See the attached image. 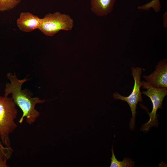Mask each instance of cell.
Returning <instances> with one entry per match:
<instances>
[{
  "mask_svg": "<svg viewBox=\"0 0 167 167\" xmlns=\"http://www.w3.org/2000/svg\"><path fill=\"white\" fill-rule=\"evenodd\" d=\"M161 7L160 0H152L143 5L138 6L137 9L139 10L148 11L152 8L155 12L157 13L160 11Z\"/></svg>",
  "mask_w": 167,
  "mask_h": 167,
  "instance_id": "8fae6325",
  "label": "cell"
},
{
  "mask_svg": "<svg viewBox=\"0 0 167 167\" xmlns=\"http://www.w3.org/2000/svg\"><path fill=\"white\" fill-rule=\"evenodd\" d=\"M13 152L11 146H4L2 141H0V157L7 161L11 157Z\"/></svg>",
  "mask_w": 167,
  "mask_h": 167,
  "instance_id": "7c38bea8",
  "label": "cell"
},
{
  "mask_svg": "<svg viewBox=\"0 0 167 167\" xmlns=\"http://www.w3.org/2000/svg\"><path fill=\"white\" fill-rule=\"evenodd\" d=\"M142 70V68L139 67H133L131 68V74L134 80V84L132 92L129 96H122L117 92L113 95L114 99L125 101L129 105L132 115V118L130 122V128L131 130H134L135 127L137 105L139 102H142L143 101L140 91V88L142 86L141 77Z\"/></svg>",
  "mask_w": 167,
  "mask_h": 167,
  "instance_id": "5b68a950",
  "label": "cell"
},
{
  "mask_svg": "<svg viewBox=\"0 0 167 167\" xmlns=\"http://www.w3.org/2000/svg\"><path fill=\"white\" fill-rule=\"evenodd\" d=\"M73 26L74 20L69 15L57 11L41 18L38 29L45 35L52 36L61 30H71Z\"/></svg>",
  "mask_w": 167,
  "mask_h": 167,
  "instance_id": "3957f363",
  "label": "cell"
},
{
  "mask_svg": "<svg viewBox=\"0 0 167 167\" xmlns=\"http://www.w3.org/2000/svg\"><path fill=\"white\" fill-rule=\"evenodd\" d=\"M22 0H0V11L11 10L18 5Z\"/></svg>",
  "mask_w": 167,
  "mask_h": 167,
  "instance_id": "30bf717a",
  "label": "cell"
},
{
  "mask_svg": "<svg viewBox=\"0 0 167 167\" xmlns=\"http://www.w3.org/2000/svg\"><path fill=\"white\" fill-rule=\"evenodd\" d=\"M41 21V18L29 12H21L16 21L19 29L25 32H30L38 29Z\"/></svg>",
  "mask_w": 167,
  "mask_h": 167,
  "instance_id": "52a82bcc",
  "label": "cell"
},
{
  "mask_svg": "<svg viewBox=\"0 0 167 167\" xmlns=\"http://www.w3.org/2000/svg\"><path fill=\"white\" fill-rule=\"evenodd\" d=\"M116 0H90L92 11L99 17L107 15L112 11Z\"/></svg>",
  "mask_w": 167,
  "mask_h": 167,
  "instance_id": "ba28073f",
  "label": "cell"
},
{
  "mask_svg": "<svg viewBox=\"0 0 167 167\" xmlns=\"http://www.w3.org/2000/svg\"><path fill=\"white\" fill-rule=\"evenodd\" d=\"M7 161L5 160L0 157V167H7L8 166L7 165Z\"/></svg>",
  "mask_w": 167,
  "mask_h": 167,
  "instance_id": "4fadbf2b",
  "label": "cell"
},
{
  "mask_svg": "<svg viewBox=\"0 0 167 167\" xmlns=\"http://www.w3.org/2000/svg\"><path fill=\"white\" fill-rule=\"evenodd\" d=\"M112 156L111 158L110 167H133L134 166V162L131 159L125 157L122 161H118L116 158L114 151L113 146L111 149Z\"/></svg>",
  "mask_w": 167,
  "mask_h": 167,
  "instance_id": "9c48e42d",
  "label": "cell"
},
{
  "mask_svg": "<svg viewBox=\"0 0 167 167\" xmlns=\"http://www.w3.org/2000/svg\"><path fill=\"white\" fill-rule=\"evenodd\" d=\"M141 82L143 88L147 90L146 91H143L141 93L149 97L152 105V112L151 113L148 112L149 120L142 126L140 129L141 131H147L153 126L157 127L158 126L156 112L158 109L162 108L163 101L167 95V89L166 88H155L143 80Z\"/></svg>",
  "mask_w": 167,
  "mask_h": 167,
  "instance_id": "277c9868",
  "label": "cell"
},
{
  "mask_svg": "<svg viewBox=\"0 0 167 167\" xmlns=\"http://www.w3.org/2000/svg\"><path fill=\"white\" fill-rule=\"evenodd\" d=\"M146 82L157 88H167V59L160 61L156 67L155 70L148 75H144Z\"/></svg>",
  "mask_w": 167,
  "mask_h": 167,
  "instance_id": "8992f818",
  "label": "cell"
},
{
  "mask_svg": "<svg viewBox=\"0 0 167 167\" xmlns=\"http://www.w3.org/2000/svg\"><path fill=\"white\" fill-rule=\"evenodd\" d=\"M17 115L13 99L0 96V137L4 145L11 146L10 135L17 127L15 122Z\"/></svg>",
  "mask_w": 167,
  "mask_h": 167,
  "instance_id": "7a4b0ae2",
  "label": "cell"
},
{
  "mask_svg": "<svg viewBox=\"0 0 167 167\" xmlns=\"http://www.w3.org/2000/svg\"><path fill=\"white\" fill-rule=\"evenodd\" d=\"M167 11H166L164 14L163 15V26L165 28H167Z\"/></svg>",
  "mask_w": 167,
  "mask_h": 167,
  "instance_id": "5bb4252c",
  "label": "cell"
},
{
  "mask_svg": "<svg viewBox=\"0 0 167 167\" xmlns=\"http://www.w3.org/2000/svg\"><path fill=\"white\" fill-rule=\"evenodd\" d=\"M7 77L10 83L6 84L4 96L7 97L12 94V97L15 104L18 106L23 112V114L19 123H22L25 118L27 123L31 125L35 122L40 115L38 111L35 109L36 105L44 102L45 101L40 100L38 97H32L26 91L22 90L23 83L28 80L25 78L22 80L17 79L15 73L14 75L9 73Z\"/></svg>",
  "mask_w": 167,
  "mask_h": 167,
  "instance_id": "6da1fadb",
  "label": "cell"
}]
</instances>
